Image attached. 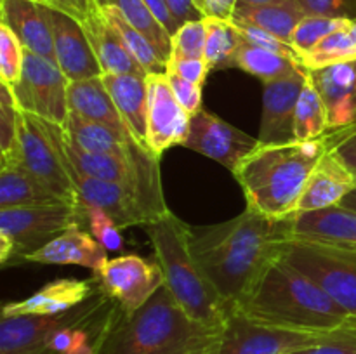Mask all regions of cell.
I'll return each mask as SVG.
<instances>
[{"label": "cell", "mask_w": 356, "mask_h": 354, "mask_svg": "<svg viewBox=\"0 0 356 354\" xmlns=\"http://www.w3.org/2000/svg\"><path fill=\"white\" fill-rule=\"evenodd\" d=\"M259 325L302 333L356 332V318L336 298L278 253L256 283L233 305Z\"/></svg>", "instance_id": "obj_1"}, {"label": "cell", "mask_w": 356, "mask_h": 354, "mask_svg": "<svg viewBox=\"0 0 356 354\" xmlns=\"http://www.w3.org/2000/svg\"><path fill=\"white\" fill-rule=\"evenodd\" d=\"M284 222L245 208L226 222L191 228V248L209 280L229 305L256 283L280 253Z\"/></svg>", "instance_id": "obj_2"}, {"label": "cell", "mask_w": 356, "mask_h": 354, "mask_svg": "<svg viewBox=\"0 0 356 354\" xmlns=\"http://www.w3.org/2000/svg\"><path fill=\"white\" fill-rule=\"evenodd\" d=\"M355 135L353 128L348 127L329 130L313 141L259 146L233 172L247 208L271 221H285L296 215L302 191L320 158Z\"/></svg>", "instance_id": "obj_3"}, {"label": "cell", "mask_w": 356, "mask_h": 354, "mask_svg": "<svg viewBox=\"0 0 356 354\" xmlns=\"http://www.w3.org/2000/svg\"><path fill=\"white\" fill-rule=\"evenodd\" d=\"M219 335L191 319L163 285L134 312L115 302L94 354H209Z\"/></svg>", "instance_id": "obj_4"}, {"label": "cell", "mask_w": 356, "mask_h": 354, "mask_svg": "<svg viewBox=\"0 0 356 354\" xmlns=\"http://www.w3.org/2000/svg\"><path fill=\"white\" fill-rule=\"evenodd\" d=\"M146 235L155 250L165 287L191 319L214 330L225 328L233 307L221 297L191 248V226L169 212L146 224Z\"/></svg>", "instance_id": "obj_5"}, {"label": "cell", "mask_w": 356, "mask_h": 354, "mask_svg": "<svg viewBox=\"0 0 356 354\" xmlns=\"http://www.w3.org/2000/svg\"><path fill=\"white\" fill-rule=\"evenodd\" d=\"M73 226L86 229L80 203L0 208V262L6 267L23 260Z\"/></svg>", "instance_id": "obj_6"}, {"label": "cell", "mask_w": 356, "mask_h": 354, "mask_svg": "<svg viewBox=\"0 0 356 354\" xmlns=\"http://www.w3.org/2000/svg\"><path fill=\"white\" fill-rule=\"evenodd\" d=\"M0 163L23 167L70 203H79L70 172L72 162L66 153V130L63 125L23 113L16 153L9 162Z\"/></svg>", "instance_id": "obj_7"}, {"label": "cell", "mask_w": 356, "mask_h": 354, "mask_svg": "<svg viewBox=\"0 0 356 354\" xmlns=\"http://www.w3.org/2000/svg\"><path fill=\"white\" fill-rule=\"evenodd\" d=\"M280 253L287 262L322 285L356 318V250L284 238Z\"/></svg>", "instance_id": "obj_8"}, {"label": "cell", "mask_w": 356, "mask_h": 354, "mask_svg": "<svg viewBox=\"0 0 356 354\" xmlns=\"http://www.w3.org/2000/svg\"><path fill=\"white\" fill-rule=\"evenodd\" d=\"M336 335L341 333H302L259 325L233 311L209 354H292L320 346Z\"/></svg>", "instance_id": "obj_9"}, {"label": "cell", "mask_w": 356, "mask_h": 354, "mask_svg": "<svg viewBox=\"0 0 356 354\" xmlns=\"http://www.w3.org/2000/svg\"><path fill=\"white\" fill-rule=\"evenodd\" d=\"M68 85V78L58 65L24 51L23 73L19 82L10 89L23 113L65 125L70 115Z\"/></svg>", "instance_id": "obj_10"}, {"label": "cell", "mask_w": 356, "mask_h": 354, "mask_svg": "<svg viewBox=\"0 0 356 354\" xmlns=\"http://www.w3.org/2000/svg\"><path fill=\"white\" fill-rule=\"evenodd\" d=\"M94 278L101 290L117 302L124 312L138 311L165 285L160 264L149 262L134 253L108 259L104 266L94 273Z\"/></svg>", "instance_id": "obj_11"}, {"label": "cell", "mask_w": 356, "mask_h": 354, "mask_svg": "<svg viewBox=\"0 0 356 354\" xmlns=\"http://www.w3.org/2000/svg\"><path fill=\"white\" fill-rule=\"evenodd\" d=\"M80 205L101 208L120 229L146 226L165 217L139 191L125 184L92 179L70 167Z\"/></svg>", "instance_id": "obj_12"}, {"label": "cell", "mask_w": 356, "mask_h": 354, "mask_svg": "<svg viewBox=\"0 0 356 354\" xmlns=\"http://www.w3.org/2000/svg\"><path fill=\"white\" fill-rule=\"evenodd\" d=\"M183 146L221 163L233 174L261 144L257 137L245 134L221 117L202 108L191 115L190 130Z\"/></svg>", "instance_id": "obj_13"}, {"label": "cell", "mask_w": 356, "mask_h": 354, "mask_svg": "<svg viewBox=\"0 0 356 354\" xmlns=\"http://www.w3.org/2000/svg\"><path fill=\"white\" fill-rule=\"evenodd\" d=\"M308 73L305 66L299 65L287 75L263 83V117L257 134L261 146L296 142V108Z\"/></svg>", "instance_id": "obj_14"}, {"label": "cell", "mask_w": 356, "mask_h": 354, "mask_svg": "<svg viewBox=\"0 0 356 354\" xmlns=\"http://www.w3.org/2000/svg\"><path fill=\"white\" fill-rule=\"evenodd\" d=\"M148 85V132L146 146L160 156L172 146H183L190 130L191 115L174 96L165 73L146 76Z\"/></svg>", "instance_id": "obj_15"}, {"label": "cell", "mask_w": 356, "mask_h": 354, "mask_svg": "<svg viewBox=\"0 0 356 354\" xmlns=\"http://www.w3.org/2000/svg\"><path fill=\"white\" fill-rule=\"evenodd\" d=\"M54 42L56 65L68 82L96 78L103 75L89 37L82 23L65 12L45 7Z\"/></svg>", "instance_id": "obj_16"}, {"label": "cell", "mask_w": 356, "mask_h": 354, "mask_svg": "<svg viewBox=\"0 0 356 354\" xmlns=\"http://www.w3.org/2000/svg\"><path fill=\"white\" fill-rule=\"evenodd\" d=\"M284 238L306 239L339 248L356 250V210L336 205L315 212H301L285 219Z\"/></svg>", "instance_id": "obj_17"}, {"label": "cell", "mask_w": 356, "mask_h": 354, "mask_svg": "<svg viewBox=\"0 0 356 354\" xmlns=\"http://www.w3.org/2000/svg\"><path fill=\"white\" fill-rule=\"evenodd\" d=\"M73 314L75 309L52 316H2L0 354H56L51 349L52 335L66 325Z\"/></svg>", "instance_id": "obj_18"}, {"label": "cell", "mask_w": 356, "mask_h": 354, "mask_svg": "<svg viewBox=\"0 0 356 354\" xmlns=\"http://www.w3.org/2000/svg\"><path fill=\"white\" fill-rule=\"evenodd\" d=\"M356 187V174L343 162L336 149L320 158L299 200L298 212H315L336 207Z\"/></svg>", "instance_id": "obj_19"}, {"label": "cell", "mask_w": 356, "mask_h": 354, "mask_svg": "<svg viewBox=\"0 0 356 354\" xmlns=\"http://www.w3.org/2000/svg\"><path fill=\"white\" fill-rule=\"evenodd\" d=\"M0 24L17 37L24 51L56 65L54 42L45 6L35 0H0Z\"/></svg>", "instance_id": "obj_20"}, {"label": "cell", "mask_w": 356, "mask_h": 354, "mask_svg": "<svg viewBox=\"0 0 356 354\" xmlns=\"http://www.w3.org/2000/svg\"><path fill=\"white\" fill-rule=\"evenodd\" d=\"M99 290L96 278L92 280H75L63 278L44 285L38 292L24 301L9 302L2 307V316H52L72 311L76 305L89 301Z\"/></svg>", "instance_id": "obj_21"}, {"label": "cell", "mask_w": 356, "mask_h": 354, "mask_svg": "<svg viewBox=\"0 0 356 354\" xmlns=\"http://www.w3.org/2000/svg\"><path fill=\"white\" fill-rule=\"evenodd\" d=\"M309 75L329 110V130L356 125V59Z\"/></svg>", "instance_id": "obj_22"}, {"label": "cell", "mask_w": 356, "mask_h": 354, "mask_svg": "<svg viewBox=\"0 0 356 354\" xmlns=\"http://www.w3.org/2000/svg\"><path fill=\"white\" fill-rule=\"evenodd\" d=\"M23 260L33 264L82 266L97 273L108 260V250L82 226H73Z\"/></svg>", "instance_id": "obj_23"}, {"label": "cell", "mask_w": 356, "mask_h": 354, "mask_svg": "<svg viewBox=\"0 0 356 354\" xmlns=\"http://www.w3.org/2000/svg\"><path fill=\"white\" fill-rule=\"evenodd\" d=\"M63 128L68 134V139L87 153L113 156H132L139 148H146L132 134L111 128L108 125L92 121L80 115L70 111Z\"/></svg>", "instance_id": "obj_24"}, {"label": "cell", "mask_w": 356, "mask_h": 354, "mask_svg": "<svg viewBox=\"0 0 356 354\" xmlns=\"http://www.w3.org/2000/svg\"><path fill=\"white\" fill-rule=\"evenodd\" d=\"M115 106L120 111L131 134L146 146L148 132V85L146 76L139 75H101ZM148 148V146H146ZM149 149V148H148Z\"/></svg>", "instance_id": "obj_25"}, {"label": "cell", "mask_w": 356, "mask_h": 354, "mask_svg": "<svg viewBox=\"0 0 356 354\" xmlns=\"http://www.w3.org/2000/svg\"><path fill=\"white\" fill-rule=\"evenodd\" d=\"M82 26L89 37L94 54H96L101 69H103V75L104 73H115V75L148 76L101 10L99 14H96L92 19L83 23Z\"/></svg>", "instance_id": "obj_26"}, {"label": "cell", "mask_w": 356, "mask_h": 354, "mask_svg": "<svg viewBox=\"0 0 356 354\" xmlns=\"http://www.w3.org/2000/svg\"><path fill=\"white\" fill-rule=\"evenodd\" d=\"M59 203H70V201L45 186L26 169L14 163L0 165V208L45 207V205Z\"/></svg>", "instance_id": "obj_27"}, {"label": "cell", "mask_w": 356, "mask_h": 354, "mask_svg": "<svg viewBox=\"0 0 356 354\" xmlns=\"http://www.w3.org/2000/svg\"><path fill=\"white\" fill-rule=\"evenodd\" d=\"M68 104L72 113L89 118L92 121H99V124L117 128L125 134H131L101 76L70 82Z\"/></svg>", "instance_id": "obj_28"}, {"label": "cell", "mask_w": 356, "mask_h": 354, "mask_svg": "<svg viewBox=\"0 0 356 354\" xmlns=\"http://www.w3.org/2000/svg\"><path fill=\"white\" fill-rule=\"evenodd\" d=\"M305 16V10L298 6L296 0H292V2L285 3H273V6L236 9L232 21L233 23H247L263 28V30L270 31L271 35L278 37L280 40L291 44L292 33H294L296 26Z\"/></svg>", "instance_id": "obj_29"}, {"label": "cell", "mask_w": 356, "mask_h": 354, "mask_svg": "<svg viewBox=\"0 0 356 354\" xmlns=\"http://www.w3.org/2000/svg\"><path fill=\"white\" fill-rule=\"evenodd\" d=\"M327 132H329V110H327L322 94L313 83L312 75L308 73V78L298 99V108H296V142L313 141L325 135Z\"/></svg>", "instance_id": "obj_30"}, {"label": "cell", "mask_w": 356, "mask_h": 354, "mask_svg": "<svg viewBox=\"0 0 356 354\" xmlns=\"http://www.w3.org/2000/svg\"><path fill=\"white\" fill-rule=\"evenodd\" d=\"M99 7H113L117 9L136 30L141 31L153 44L162 59L169 62L170 49H172V37L169 31L160 24V21L153 16L152 10L145 3V0H97Z\"/></svg>", "instance_id": "obj_31"}, {"label": "cell", "mask_w": 356, "mask_h": 354, "mask_svg": "<svg viewBox=\"0 0 356 354\" xmlns=\"http://www.w3.org/2000/svg\"><path fill=\"white\" fill-rule=\"evenodd\" d=\"M299 65L301 62H298L292 58H287V56L277 54V52L247 44L243 38L232 61V68L242 69V71L259 78L263 83L287 75L292 69L298 68Z\"/></svg>", "instance_id": "obj_32"}, {"label": "cell", "mask_w": 356, "mask_h": 354, "mask_svg": "<svg viewBox=\"0 0 356 354\" xmlns=\"http://www.w3.org/2000/svg\"><path fill=\"white\" fill-rule=\"evenodd\" d=\"M103 16L110 21L111 26L115 28V31L118 33V37L122 38V42L125 44V47L129 49L132 56H134L136 61L143 66V69L146 71V75H155V73H165L167 62L163 61L162 56L156 52V49L153 47L152 42L145 37L139 30H136L117 9L113 7H99Z\"/></svg>", "instance_id": "obj_33"}, {"label": "cell", "mask_w": 356, "mask_h": 354, "mask_svg": "<svg viewBox=\"0 0 356 354\" xmlns=\"http://www.w3.org/2000/svg\"><path fill=\"white\" fill-rule=\"evenodd\" d=\"M207 26V40H205L204 61L209 73L218 69L232 68L233 56L242 44V35L233 21L204 17Z\"/></svg>", "instance_id": "obj_34"}, {"label": "cell", "mask_w": 356, "mask_h": 354, "mask_svg": "<svg viewBox=\"0 0 356 354\" xmlns=\"http://www.w3.org/2000/svg\"><path fill=\"white\" fill-rule=\"evenodd\" d=\"M351 24L330 33L312 51L301 56V65L308 71H316V69L329 68V66L356 59V37L351 30Z\"/></svg>", "instance_id": "obj_35"}, {"label": "cell", "mask_w": 356, "mask_h": 354, "mask_svg": "<svg viewBox=\"0 0 356 354\" xmlns=\"http://www.w3.org/2000/svg\"><path fill=\"white\" fill-rule=\"evenodd\" d=\"M353 21L350 19H339V17H327V16H313V14H306L299 24L296 26L294 33H292L291 44L292 47L298 51L299 56H305L306 52L312 51L315 45L330 33L343 28L350 26Z\"/></svg>", "instance_id": "obj_36"}, {"label": "cell", "mask_w": 356, "mask_h": 354, "mask_svg": "<svg viewBox=\"0 0 356 354\" xmlns=\"http://www.w3.org/2000/svg\"><path fill=\"white\" fill-rule=\"evenodd\" d=\"M23 111L14 99L13 89L0 82V162H9L17 149Z\"/></svg>", "instance_id": "obj_37"}, {"label": "cell", "mask_w": 356, "mask_h": 354, "mask_svg": "<svg viewBox=\"0 0 356 354\" xmlns=\"http://www.w3.org/2000/svg\"><path fill=\"white\" fill-rule=\"evenodd\" d=\"M24 65V47L16 35L0 24V82L14 87L21 78Z\"/></svg>", "instance_id": "obj_38"}, {"label": "cell", "mask_w": 356, "mask_h": 354, "mask_svg": "<svg viewBox=\"0 0 356 354\" xmlns=\"http://www.w3.org/2000/svg\"><path fill=\"white\" fill-rule=\"evenodd\" d=\"M205 40H207L205 19L184 23L183 26H179V30L172 35L170 58L204 59Z\"/></svg>", "instance_id": "obj_39"}, {"label": "cell", "mask_w": 356, "mask_h": 354, "mask_svg": "<svg viewBox=\"0 0 356 354\" xmlns=\"http://www.w3.org/2000/svg\"><path fill=\"white\" fill-rule=\"evenodd\" d=\"M83 207V217H86L87 231L101 243L106 250H120L124 245V238H122V229L111 221L110 215L103 212L101 208L94 207Z\"/></svg>", "instance_id": "obj_40"}, {"label": "cell", "mask_w": 356, "mask_h": 354, "mask_svg": "<svg viewBox=\"0 0 356 354\" xmlns=\"http://www.w3.org/2000/svg\"><path fill=\"white\" fill-rule=\"evenodd\" d=\"M235 24H236V28H238L242 38L247 42V44H252V45H256V47L266 49V51H271V52H277V54L287 56V58H292V59H296L298 62H301V56L298 54V51H296L291 44H287V42L280 40L278 37L271 35L270 31L263 30V28L254 26V24H247V23H235Z\"/></svg>", "instance_id": "obj_41"}, {"label": "cell", "mask_w": 356, "mask_h": 354, "mask_svg": "<svg viewBox=\"0 0 356 354\" xmlns=\"http://www.w3.org/2000/svg\"><path fill=\"white\" fill-rule=\"evenodd\" d=\"M305 14L356 21V0H296Z\"/></svg>", "instance_id": "obj_42"}, {"label": "cell", "mask_w": 356, "mask_h": 354, "mask_svg": "<svg viewBox=\"0 0 356 354\" xmlns=\"http://www.w3.org/2000/svg\"><path fill=\"white\" fill-rule=\"evenodd\" d=\"M165 76L176 99L179 101L181 106L188 113L195 115L198 110H202V85L190 82V80H184L183 76L177 75L170 68L165 69Z\"/></svg>", "instance_id": "obj_43"}, {"label": "cell", "mask_w": 356, "mask_h": 354, "mask_svg": "<svg viewBox=\"0 0 356 354\" xmlns=\"http://www.w3.org/2000/svg\"><path fill=\"white\" fill-rule=\"evenodd\" d=\"M35 2L59 10V12L68 14V16L75 17L82 24L92 19L101 10L99 6H97V0H35Z\"/></svg>", "instance_id": "obj_44"}, {"label": "cell", "mask_w": 356, "mask_h": 354, "mask_svg": "<svg viewBox=\"0 0 356 354\" xmlns=\"http://www.w3.org/2000/svg\"><path fill=\"white\" fill-rule=\"evenodd\" d=\"M167 68L174 69L177 75L183 76L184 80L198 83L204 87L205 78H207L209 68L205 65L204 59H179V58H170L167 62Z\"/></svg>", "instance_id": "obj_45"}, {"label": "cell", "mask_w": 356, "mask_h": 354, "mask_svg": "<svg viewBox=\"0 0 356 354\" xmlns=\"http://www.w3.org/2000/svg\"><path fill=\"white\" fill-rule=\"evenodd\" d=\"M296 354H356V332L341 333L320 346L299 351Z\"/></svg>", "instance_id": "obj_46"}, {"label": "cell", "mask_w": 356, "mask_h": 354, "mask_svg": "<svg viewBox=\"0 0 356 354\" xmlns=\"http://www.w3.org/2000/svg\"><path fill=\"white\" fill-rule=\"evenodd\" d=\"M193 2L204 17L232 21L238 0H193Z\"/></svg>", "instance_id": "obj_47"}, {"label": "cell", "mask_w": 356, "mask_h": 354, "mask_svg": "<svg viewBox=\"0 0 356 354\" xmlns=\"http://www.w3.org/2000/svg\"><path fill=\"white\" fill-rule=\"evenodd\" d=\"M165 2L172 12L174 19H176L177 26H183L184 23H190V21L204 19L193 0H165Z\"/></svg>", "instance_id": "obj_48"}, {"label": "cell", "mask_w": 356, "mask_h": 354, "mask_svg": "<svg viewBox=\"0 0 356 354\" xmlns=\"http://www.w3.org/2000/svg\"><path fill=\"white\" fill-rule=\"evenodd\" d=\"M145 3L148 6V9L152 10L153 16L160 21V24H162V26L169 31L170 37H172V35L179 30V26H177L176 19H174L172 12H170V9H169V6H167L165 0H145Z\"/></svg>", "instance_id": "obj_49"}, {"label": "cell", "mask_w": 356, "mask_h": 354, "mask_svg": "<svg viewBox=\"0 0 356 354\" xmlns=\"http://www.w3.org/2000/svg\"><path fill=\"white\" fill-rule=\"evenodd\" d=\"M292 0H238L236 9H245V7H259V6H273V3H285Z\"/></svg>", "instance_id": "obj_50"}, {"label": "cell", "mask_w": 356, "mask_h": 354, "mask_svg": "<svg viewBox=\"0 0 356 354\" xmlns=\"http://www.w3.org/2000/svg\"><path fill=\"white\" fill-rule=\"evenodd\" d=\"M339 156H356V135L336 149Z\"/></svg>", "instance_id": "obj_51"}, {"label": "cell", "mask_w": 356, "mask_h": 354, "mask_svg": "<svg viewBox=\"0 0 356 354\" xmlns=\"http://www.w3.org/2000/svg\"><path fill=\"white\" fill-rule=\"evenodd\" d=\"M341 205L346 208H351V210H356V187L353 191H351L350 194H348L346 198H344L343 201H341Z\"/></svg>", "instance_id": "obj_52"}, {"label": "cell", "mask_w": 356, "mask_h": 354, "mask_svg": "<svg viewBox=\"0 0 356 354\" xmlns=\"http://www.w3.org/2000/svg\"><path fill=\"white\" fill-rule=\"evenodd\" d=\"M341 158H343V162L356 174V156H341Z\"/></svg>", "instance_id": "obj_53"}, {"label": "cell", "mask_w": 356, "mask_h": 354, "mask_svg": "<svg viewBox=\"0 0 356 354\" xmlns=\"http://www.w3.org/2000/svg\"><path fill=\"white\" fill-rule=\"evenodd\" d=\"M351 30H353L355 37H356V21H353V24H351Z\"/></svg>", "instance_id": "obj_54"}, {"label": "cell", "mask_w": 356, "mask_h": 354, "mask_svg": "<svg viewBox=\"0 0 356 354\" xmlns=\"http://www.w3.org/2000/svg\"><path fill=\"white\" fill-rule=\"evenodd\" d=\"M292 354H296V353H292Z\"/></svg>", "instance_id": "obj_55"}]
</instances>
